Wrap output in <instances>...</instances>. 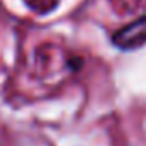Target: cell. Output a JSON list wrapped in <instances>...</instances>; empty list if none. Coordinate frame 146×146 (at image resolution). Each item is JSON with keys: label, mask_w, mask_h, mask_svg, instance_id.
<instances>
[{"label": "cell", "mask_w": 146, "mask_h": 146, "mask_svg": "<svg viewBox=\"0 0 146 146\" xmlns=\"http://www.w3.org/2000/svg\"><path fill=\"white\" fill-rule=\"evenodd\" d=\"M113 41L120 48H136V46H141L146 41V17L137 19L136 23H132V24L125 26L124 29H120L115 35Z\"/></svg>", "instance_id": "1"}]
</instances>
